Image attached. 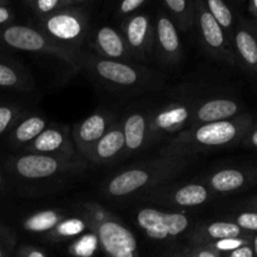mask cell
<instances>
[{"mask_svg": "<svg viewBox=\"0 0 257 257\" xmlns=\"http://www.w3.org/2000/svg\"><path fill=\"white\" fill-rule=\"evenodd\" d=\"M236 47L238 53L247 64H257V43L255 38L246 30H240L235 37Z\"/></svg>", "mask_w": 257, "mask_h": 257, "instance_id": "cell-26", "label": "cell"}, {"mask_svg": "<svg viewBox=\"0 0 257 257\" xmlns=\"http://www.w3.org/2000/svg\"><path fill=\"white\" fill-rule=\"evenodd\" d=\"M210 197L208 190L200 183H190L176 188L170 202L178 207H195L205 203Z\"/></svg>", "mask_w": 257, "mask_h": 257, "instance_id": "cell-20", "label": "cell"}, {"mask_svg": "<svg viewBox=\"0 0 257 257\" xmlns=\"http://www.w3.org/2000/svg\"><path fill=\"white\" fill-rule=\"evenodd\" d=\"M25 3H27L28 5H30V7H32V4H33V0H24Z\"/></svg>", "mask_w": 257, "mask_h": 257, "instance_id": "cell-43", "label": "cell"}, {"mask_svg": "<svg viewBox=\"0 0 257 257\" xmlns=\"http://www.w3.org/2000/svg\"><path fill=\"white\" fill-rule=\"evenodd\" d=\"M124 152V135L122 124L114 122L103 137L94 145L90 151L88 160L95 165L108 163L119 158L120 153Z\"/></svg>", "mask_w": 257, "mask_h": 257, "instance_id": "cell-14", "label": "cell"}, {"mask_svg": "<svg viewBox=\"0 0 257 257\" xmlns=\"http://www.w3.org/2000/svg\"><path fill=\"white\" fill-rule=\"evenodd\" d=\"M193 18L197 20L201 37L206 47L210 48L213 52H220L225 49L226 39L223 29L206 9L202 0H195L193 3Z\"/></svg>", "mask_w": 257, "mask_h": 257, "instance_id": "cell-17", "label": "cell"}, {"mask_svg": "<svg viewBox=\"0 0 257 257\" xmlns=\"http://www.w3.org/2000/svg\"><path fill=\"white\" fill-rule=\"evenodd\" d=\"M188 163L187 156H162L153 162L131 167L110 178L103 192L113 198H124L146 188L170 181Z\"/></svg>", "mask_w": 257, "mask_h": 257, "instance_id": "cell-1", "label": "cell"}, {"mask_svg": "<svg viewBox=\"0 0 257 257\" xmlns=\"http://www.w3.org/2000/svg\"><path fill=\"white\" fill-rule=\"evenodd\" d=\"M237 110L238 105L233 100L223 99V98L210 99L207 102L201 103L200 105H196L188 127L227 120L228 118L233 117L237 113Z\"/></svg>", "mask_w": 257, "mask_h": 257, "instance_id": "cell-16", "label": "cell"}, {"mask_svg": "<svg viewBox=\"0 0 257 257\" xmlns=\"http://www.w3.org/2000/svg\"><path fill=\"white\" fill-rule=\"evenodd\" d=\"M82 166L70 158L39 153H25L12 160V171L24 180H44Z\"/></svg>", "mask_w": 257, "mask_h": 257, "instance_id": "cell-6", "label": "cell"}, {"mask_svg": "<svg viewBox=\"0 0 257 257\" xmlns=\"http://www.w3.org/2000/svg\"><path fill=\"white\" fill-rule=\"evenodd\" d=\"M0 5H8V0H0Z\"/></svg>", "mask_w": 257, "mask_h": 257, "instance_id": "cell-42", "label": "cell"}, {"mask_svg": "<svg viewBox=\"0 0 257 257\" xmlns=\"http://www.w3.org/2000/svg\"><path fill=\"white\" fill-rule=\"evenodd\" d=\"M236 225L240 228L248 231H257V213L255 212H245L241 213L237 217Z\"/></svg>", "mask_w": 257, "mask_h": 257, "instance_id": "cell-33", "label": "cell"}, {"mask_svg": "<svg viewBox=\"0 0 257 257\" xmlns=\"http://www.w3.org/2000/svg\"><path fill=\"white\" fill-rule=\"evenodd\" d=\"M98 246V240L94 233L89 236H83L78 241H75L70 247V251L77 257H90L95 252Z\"/></svg>", "mask_w": 257, "mask_h": 257, "instance_id": "cell-31", "label": "cell"}, {"mask_svg": "<svg viewBox=\"0 0 257 257\" xmlns=\"http://www.w3.org/2000/svg\"><path fill=\"white\" fill-rule=\"evenodd\" d=\"M72 4L73 0H33L32 7L40 17L44 18L58 10L65 9Z\"/></svg>", "mask_w": 257, "mask_h": 257, "instance_id": "cell-30", "label": "cell"}, {"mask_svg": "<svg viewBox=\"0 0 257 257\" xmlns=\"http://www.w3.org/2000/svg\"><path fill=\"white\" fill-rule=\"evenodd\" d=\"M20 118L22 110L19 107L10 103H0V136L10 132Z\"/></svg>", "mask_w": 257, "mask_h": 257, "instance_id": "cell-29", "label": "cell"}, {"mask_svg": "<svg viewBox=\"0 0 257 257\" xmlns=\"http://www.w3.org/2000/svg\"><path fill=\"white\" fill-rule=\"evenodd\" d=\"M202 2L206 9L215 18L222 29H228L232 25V13L223 0H202Z\"/></svg>", "mask_w": 257, "mask_h": 257, "instance_id": "cell-27", "label": "cell"}, {"mask_svg": "<svg viewBox=\"0 0 257 257\" xmlns=\"http://www.w3.org/2000/svg\"><path fill=\"white\" fill-rule=\"evenodd\" d=\"M114 123L112 115L107 112H97L75 124L72 132V141L78 152L88 160L95 143Z\"/></svg>", "mask_w": 257, "mask_h": 257, "instance_id": "cell-10", "label": "cell"}, {"mask_svg": "<svg viewBox=\"0 0 257 257\" xmlns=\"http://www.w3.org/2000/svg\"><path fill=\"white\" fill-rule=\"evenodd\" d=\"M47 127L48 122L40 115L20 118L10 131V143L15 147H27Z\"/></svg>", "mask_w": 257, "mask_h": 257, "instance_id": "cell-19", "label": "cell"}, {"mask_svg": "<svg viewBox=\"0 0 257 257\" xmlns=\"http://www.w3.org/2000/svg\"><path fill=\"white\" fill-rule=\"evenodd\" d=\"M197 242L198 245L203 242L205 240H225V238H236L240 237L241 228L236 223L232 222H213L205 227L200 228L197 232Z\"/></svg>", "mask_w": 257, "mask_h": 257, "instance_id": "cell-23", "label": "cell"}, {"mask_svg": "<svg viewBox=\"0 0 257 257\" xmlns=\"http://www.w3.org/2000/svg\"><path fill=\"white\" fill-rule=\"evenodd\" d=\"M195 105L188 103H171L150 115L148 143L162 136L180 133L188 127Z\"/></svg>", "mask_w": 257, "mask_h": 257, "instance_id": "cell-8", "label": "cell"}, {"mask_svg": "<svg viewBox=\"0 0 257 257\" xmlns=\"http://www.w3.org/2000/svg\"><path fill=\"white\" fill-rule=\"evenodd\" d=\"M14 20V13L8 5H0V27L12 24Z\"/></svg>", "mask_w": 257, "mask_h": 257, "instance_id": "cell-36", "label": "cell"}, {"mask_svg": "<svg viewBox=\"0 0 257 257\" xmlns=\"http://www.w3.org/2000/svg\"><path fill=\"white\" fill-rule=\"evenodd\" d=\"M3 48L55 55L70 65H77L79 60L77 53L68 45L57 43L42 30L34 29L28 25L9 24L0 27V49Z\"/></svg>", "mask_w": 257, "mask_h": 257, "instance_id": "cell-4", "label": "cell"}, {"mask_svg": "<svg viewBox=\"0 0 257 257\" xmlns=\"http://www.w3.org/2000/svg\"><path fill=\"white\" fill-rule=\"evenodd\" d=\"M155 42L166 62L177 63L181 59L182 44H181L178 30L172 19L167 15H160L157 18L155 28Z\"/></svg>", "mask_w": 257, "mask_h": 257, "instance_id": "cell-13", "label": "cell"}, {"mask_svg": "<svg viewBox=\"0 0 257 257\" xmlns=\"http://www.w3.org/2000/svg\"><path fill=\"white\" fill-rule=\"evenodd\" d=\"M88 218L107 257H138V243L132 231L100 206L87 205Z\"/></svg>", "mask_w": 257, "mask_h": 257, "instance_id": "cell-3", "label": "cell"}, {"mask_svg": "<svg viewBox=\"0 0 257 257\" xmlns=\"http://www.w3.org/2000/svg\"><path fill=\"white\" fill-rule=\"evenodd\" d=\"M97 49L105 57V59L122 60L132 58L124 38L110 27H102L97 30L94 37Z\"/></svg>", "mask_w": 257, "mask_h": 257, "instance_id": "cell-18", "label": "cell"}, {"mask_svg": "<svg viewBox=\"0 0 257 257\" xmlns=\"http://www.w3.org/2000/svg\"><path fill=\"white\" fill-rule=\"evenodd\" d=\"M123 30L124 40L132 57L143 58L152 52L155 44V30L152 29L148 15H133L124 23Z\"/></svg>", "mask_w": 257, "mask_h": 257, "instance_id": "cell-12", "label": "cell"}, {"mask_svg": "<svg viewBox=\"0 0 257 257\" xmlns=\"http://www.w3.org/2000/svg\"><path fill=\"white\" fill-rule=\"evenodd\" d=\"M252 250H253V252H255L256 255H257V236H256V238H255V242H253V248H252Z\"/></svg>", "mask_w": 257, "mask_h": 257, "instance_id": "cell-41", "label": "cell"}, {"mask_svg": "<svg viewBox=\"0 0 257 257\" xmlns=\"http://www.w3.org/2000/svg\"><path fill=\"white\" fill-rule=\"evenodd\" d=\"M30 80L17 63L0 57V88L24 89Z\"/></svg>", "mask_w": 257, "mask_h": 257, "instance_id": "cell-22", "label": "cell"}, {"mask_svg": "<svg viewBox=\"0 0 257 257\" xmlns=\"http://www.w3.org/2000/svg\"><path fill=\"white\" fill-rule=\"evenodd\" d=\"M228 257H253V250L247 245H243L236 250L231 251Z\"/></svg>", "mask_w": 257, "mask_h": 257, "instance_id": "cell-38", "label": "cell"}, {"mask_svg": "<svg viewBox=\"0 0 257 257\" xmlns=\"http://www.w3.org/2000/svg\"><path fill=\"white\" fill-rule=\"evenodd\" d=\"M138 227L146 236L156 241L178 237L190 227V217L181 212H163L153 207L138 211L136 216Z\"/></svg>", "mask_w": 257, "mask_h": 257, "instance_id": "cell-5", "label": "cell"}, {"mask_svg": "<svg viewBox=\"0 0 257 257\" xmlns=\"http://www.w3.org/2000/svg\"><path fill=\"white\" fill-rule=\"evenodd\" d=\"M245 182V176L237 170H222L210 178V185L216 192H231L238 190Z\"/></svg>", "mask_w": 257, "mask_h": 257, "instance_id": "cell-24", "label": "cell"}, {"mask_svg": "<svg viewBox=\"0 0 257 257\" xmlns=\"http://www.w3.org/2000/svg\"><path fill=\"white\" fill-rule=\"evenodd\" d=\"M3 185V177H2V173H0V187H2Z\"/></svg>", "mask_w": 257, "mask_h": 257, "instance_id": "cell-46", "label": "cell"}, {"mask_svg": "<svg viewBox=\"0 0 257 257\" xmlns=\"http://www.w3.org/2000/svg\"><path fill=\"white\" fill-rule=\"evenodd\" d=\"M238 128L231 120L193 125L178 133L161 156H190L193 152L228 145L237 137Z\"/></svg>", "mask_w": 257, "mask_h": 257, "instance_id": "cell-2", "label": "cell"}, {"mask_svg": "<svg viewBox=\"0 0 257 257\" xmlns=\"http://www.w3.org/2000/svg\"><path fill=\"white\" fill-rule=\"evenodd\" d=\"M0 257H9V256H8L7 251H5L4 246H3V242H2V237H0Z\"/></svg>", "mask_w": 257, "mask_h": 257, "instance_id": "cell-39", "label": "cell"}, {"mask_svg": "<svg viewBox=\"0 0 257 257\" xmlns=\"http://www.w3.org/2000/svg\"><path fill=\"white\" fill-rule=\"evenodd\" d=\"M19 257H47L42 250L37 247H30V246H25L20 250Z\"/></svg>", "mask_w": 257, "mask_h": 257, "instance_id": "cell-37", "label": "cell"}, {"mask_svg": "<svg viewBox=\"0 0 257 257\" xmlns=\"http://www.w3.org/2000/svg\"><path fill=\"white\" fill-rule=\"evenodd\" d=\"M163 3L183 30L192 25L193 9L190 7L188 0H163Z\"/></svg>", "mask_w": 257, "mask_h": 257, "instance_id": "cell-25", "label": "cell"}, {"mask_svg": "<svg viewBox=\"0 0 257 257\" xmlns=\"http://www.w3.org/2000/svg\"><path fill=\"white\" fill-rule=\"evenodd\" d=\"M145 2L146 0H120L118 12L122 15H128L137 10Z\"/></svg>", "mask_w": 257, "mask_h": 257, "instance_id": "cell-34", "label": "cell"}, {"mask_svg": "<svg viewBox=\"0 0 257 257\" xmlns=\"http://www.w3.org/2000/svg\"><path fill=\"white\" fill-rule=\"evenodd\" d=\"M123 135H124V152L123 157L133 155L145 147L148 143L150 135V117L142 112H135L127 115L122 123Z\"/></svg>", "mask_w": 257, "mask_h": 257, "instance_id": "cell-15", "label": "cell"}, {"mask_svg": "<svg viewBox=\"0 0 257 257\" xmlns=\"http://www.w3.org/2000/svg\"><path fill=\"white\" fill-rule=\"evenodd\" d=\"M243 245H245V241L240 237H236L215 241L210 247L213 248L216 252H231V251L236 250V248L241 247V246Z\"/></svg>", "mask_w": 257, "mask_h": 257, "instance_id": "cell-32", "label": "cell"}, {"mask_svg": "<svg viewBox=\"0 0 257 257\" xmlns=\"http://www.w3.org/2000/svg\"><path fill=\"white\" fill-rule=\"evenodd\" d=\"M87 227L88 223L80 218H63L53 232L58 238H69L82 235Z\"/></svg>", "mask_w": 257, "mask_h": 257, "instance_id": "cell-28", "label": "cell"}, {"mask_svg": "<svg viewBox=\"0 0 257 257\" xmlns=\"http://www.w3.org/2000/svg\"><path fill=\"white\" fill-rule=\"evenodd\" d=\"M43 33L63 45L78 44L87 32V19L75 9L58 10L42 18Z\"/></svg>", "mask_w": 257, "mask_h": 257, "instance_id": "cell-7", "label": "cell"}, {"mask_svg": "<svg viewBox=\"0 0 257 257\" xmlns=\"http://www.w3.org/2000/svg\"><path fill=\"white\" fill-rule=\"evenodd\" d=\"M63 220V215L57 210H44L28 216L23 221V227L28 232H50Z\"/></svg>", "mask_w": 257, "mask_h": 257, "instance_id": "cell-21", "label": "cell"}, {"mask_svg": "<svg viewBox=\"0 0 257 257\" xmlns=\"http://www.w3.org/2000/svg\"><path fill=\"white\" fill-rule=\"evenodd\" d=\"M85 2V0H73V3H83Z\"/></svg>", "mask_w": 257, "mask_h": 257, "instance_id": "cell-45", "label": "cell"}, {"mask_svg": "<svg viewBox=\"0 0 257 257\" xmlns=\"http://www.w3.org/2000/svg\"><path fill=\"white\" fill-rule=\"evenodd\" d=\"M252 4H253V8L257 10V0H252Z\"/></svg>", "mask_w": 257, "mask_h": 257, "instance_id": "cell-44", "label": "cell"}, {"mask_svg": "<svg viewBox=\"0 0 257 257\" xmlns=\"http://www.w3.org/2000/svg\"><path fill=\"white\" fill-rule=\"evenodd\" d=\"M191 257H220L218 252H216L213 248H211L210 246H203L200 245L197 247L193 248V251L191 252Z\"/></svg>", "mask_w": 257, "mask_h": 257, "instance_id": "cell-35", "label": "cell"}, {"mask_svg": "<svg viewBox=\"0 0 257 257\" xmlns=\"http://www.w3.org/2000/svg\"><path fill=\"white\" fill-rule=\"evenodd\" d=\"M90 68L93 73L103 82L109 83L115 87H136L147 80L145 72L122 60L94 58L90 63Z\"/></svg>", "mask_w": 257, "mask_h": 257, "instance_id": "cell-9", "label": "cell"}, {"mask_svg": "<svg viewBox=\"0 0 257 257\" xmlns=\"http://www.w3.org/2000/svg\"><path fill=\"white\" fill-rule=\"evenodd\" d=\"M251 141H252L253 146H256V147H257V131L252 135V137H251Z\"/></svg>", "mask_w": 257, "mask_h": 257, "instance_id": "cell-40", "label": "cell"}, {"mask_svg": "<svg viewBox=\"0 0 257 257\" xmlns=\"http://www.w3.org/2000/svg\"><path fill=\"white\" fill-rule=\"evenodd\" d=\"M28 153L58 156L74 160L75 150L70 140L69 130L63 125L47 127L32 143L23 148Z\"/></svg>", "mask_w": 257, "mask_h": 257, "instance_id": "cell-11", "label": "cell"}]
</instances>
